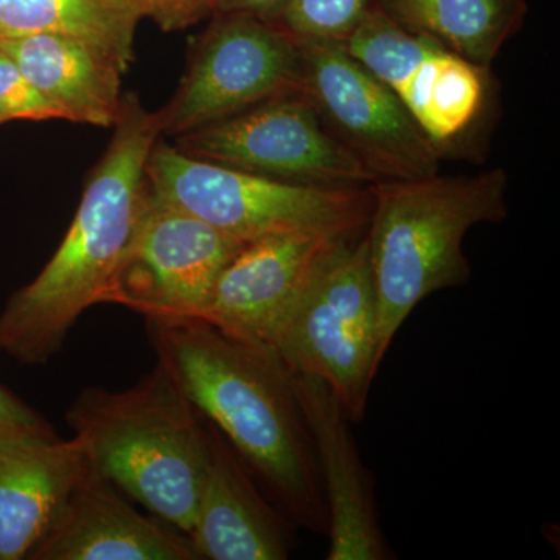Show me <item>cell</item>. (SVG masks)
<instances>
[{
	"mask_svg": "<svg viewBox=\"0 0 560 560\" xmlns=\"http://www.w3.org/2000/svg\"><path fill=\"white\" fill-rule=\"evenodd\" d=\"M405 31L427 36L489 69L528 13L526 0H377Z\"/></svg>",
	"mask_w": 560,
	"mask_h": 560,
	"instance_id": "cell-18",
	"label": "cell"
},
{
	"mask_svg": "<svg viewBox=\"0 0 560 560\" xmlns=\"http://www.w3.org/2000/svg\"><path fill=\"white\" fill-rule=\"evenodd\" d=\"M147 326L158 361L289 521L327 534L318 460L289 368L271 350L228 337L201 319Z\"/></svg>",
	"mask_w": 560,
	"mask_h": 560,
	"instance_id": "cell-1",
	"label": "cell"
},
{
	"mask_svg": "<svg viewBox=\"0 0 560 560\" xmlns=\"http://www.w3.org/2000/svg\"><path fill=\"white\" fill-rule=\"evenodd\" d=\"M283 0H217L215 13H243L270 21Z\"/></svg>",
	"mask_w": 560,
	"mask_h": 560,
	"instance_id": "cell-24",
	"label": "cell"
},
{
	"mask_svg": "<svg viewBox=\"0 0 560 560\" xmlns=\"http://www.w3.org/2000/svg\"><path fill=\"white\" fill-rule=\"evenodd\" d=\"M142 18L135 0H0V36H70L101 50L125 73Z\"/></svg>",
	"mask_w": 560,
	"mask_h": 560,
	"instance_id": "cell-19",
	"label": "cell"
},
{
	"mask_svg": "<svg viewBox=\"0 0 560 560\" xmlns=\"http://www.w3.org/2000/svg\"><path fill=\"white\" fill-rule=\"evenodd\" d=\"M377 0H283L270 21L296 43L342 44Z\"/></svg>",
	"mask_w": 560,
	"mask_h": 560,
	"instance_id": "cell-20",
	"label": "cell"
},
{
	"mask_svg": "<svg viewBox=\"0 0 560 560\" xmlns=\"http://www.w3.org/2000/svg\"><path fill=\"white\" fill-rule=\"evenodd\" d=\"M0 119L55 120L62 119L60 110L18 68L16 62L0 50Z\"/></svg>",
	"mask_w": 560,
	"mask_h": 560,
	"instance_id": "cell-21",
	"label": "cell"
},
{
	"mask_svg": "<svg viewBox=\"0 0 560 560\" xmlns=\"http://www.w3.org/2000/svg\"><path fill=\"white\" fill-rule=\"evenodd\" d=\"M197 160L302 186L363 189L377 179L324 127L302 91L175 136Z\"/></svg>",
	"mask_w": 560,
	"mask_h": 560,
	"instance_id": "cell-7",
	"label": "cell"
},
{
	"mask_svg": "<svg viewBox=\"0 0 560 560\" xmlns=\"http://www.w3.org/2000/svg\"><path fill=\"white\" fill-rule=\"evenodd\" d=\"M0 50L60 110L62 119L110 128L119 120L124 72L101 50L70 36H0Z\"/></svg>",
	"mask_w": 560,
	"mask_h": 560,
	"instance_id": "cell-17",
	"label": "cell"
},
{
	"mask_svg": "<svg viewBox=\"0 0 560 560\" xmlns=\"http://www.w3.org/2000/svg\"><path fill=\"white\" fill-rule=\"evenodd\" d=\"M242 245L149 187L106 304L124 305L147 320L198 318Z\"/></svg>",
	"mask_w": 560,
	"mask_h": 560,
	"instance_id": "cell-11",
	"label": "cell"
},
{
	"mask_svg": "<svg viewBox=\"0 0 560 560\" xmlns=\"http://www.w3.org/2000/svg\"><path fill=\"white\" fill-rule=\"evenodd\" d=\"M114 128L60 248L0 313V352L27 366L49 363L80 316L106 304L138 226L147 161L162 135L160 113L127 94Z\"/></svg>",
	"mask_w": 560,
	"mask_h": 560,
	"instance_id": "cell-2",
	"label": "cell"
},
{
	"mask_svg": "<svg viewBox=\"0 0 560 560\" xmlns=\"http://www.w3.org/2000/svg\"><path fill=\"white\" fill-rule=\"evenodd\" d=\"M66 420L95 469L151 514L190 533L209 463L208 425L160 361L131 388L81 390Z\"/></svg>",
	"mask_w": 560,
	"mask_h": 560,
	"instance_id": "cell-4",
	"label": "cell"
},
{
	"mask_svg": "<svg viewBox=\"0 0 560 560\" xmlns=\"http://www.w3.org/2000/svg\"><path fill=\"white\" fill-rule=\"evenodd\" d=\"M341 46L393 91L441 158L480 121L488 69L405 31L377 3Z\"/></svg>",
	"mask_w": 560,
	"mask_h": 560,
	"instance_id": "cell-10",
	"label": "cell"
},
{
	"mask_svg": "<svg viewBox=\"0 0 560 560\" xmlns=\"http://www.w3.org/2000/svg\"><path fill=\"white\" fill-rule=\"evenodd\" d=\"M2 124H5V121H3L2 119H0V125H2Z\"/></svg>",
	"mask_w": 560,
	"mask_h": 560,
	"instance_id": "cell-25",
	"label": "cell"
},
{
	"mask_svg": "<svg viewBox=\"0 0 560 560\" xmlns=\"http://www.w3.org/2000/svg\"><path fill=\"white\" fill-rule=\"evenodd\" d=\"M28 560H200L187 534L145 517L95 469L69 497Z\"/></svg>",
	"mask_w": 560,
	"mask_h": 560,
	"instance_id": "cell-15",
	"label": "cell"
},
{
	"mask_svg": "<svg viewBox=\"0 0 560 560\" xmlns=\"http://www.w3.org/2000/svg\"><path fill=\"white\" fill-rule=\"evenodd\" d=\"M302 416L311 431L329 515V560L390 558L375 511L370 471L361 463L349 418L329 386L312 375L293 374Z\"/></svg>",
	"mask_w": 560,
	"mask_h": 560,
	"instance_id": "cell-14",
	"label": "cell"
},
{
	"mask_svg": "<svg viewBox=\"0 0 560 560\" xmlns=\"http://www.w3.org/2000/svg\"><path fill=\"white\" fill-rule=\"evenodd\" d=\"M161 200L241 243L289 231L366 232L372 187L302 186L197 160L171 143H154L145 165Z\"/></svg>",
	"mask_w": 560,
	"mask_h": 560,
	"instance_id": "cell-5",
	"label": "cell"
},
{
	"mask_svg": "<svg viewBox=\"0 0 560 560\" xmlns=\"http://www.w3.org/2000/svg\"><path fill=\"white\" fill-rule=\"evenodd\" d=\"M357 238L327 231H289L243 243L195 319L275 352L313 282L342 246Z\"/></svg>",
	"mask_w": 560,
	"mask_h": 560,
	"instance_id": "cell-12",
	"label": "cell"
},
{
	"mask_svg": "<svg viewBox=\"0 0 560 560\" xmlns=\"http://www.w3.org/2000/svg\"><path fill=\"white\" fill-rule=\"evenodd\" d=\"M378 305L364 234L342 246L305 293L275 352L293 374L326 383L350 422L377 377Z\"/></svg>",
	"mask_w": 560,
	"mask_h": 560,
	"instance_id": "cell-6",
	"label": "cell"
},
{
	"mask_svg": "<svg viewBox=\"0 0 560 560\" xmlns=\"http://www.w3.org/2000/svg\"><path fill=\"white\" fill-rule=\"evenodd\" d=\"M143 18L156 22L164 32L184 31L213 16L217 0H135Z\"/></svg>",
	"mask_w": 560,
	"mask_h": 560,
	"instance_id": "cell-22",
	"label": "cell"
},
{
	"mask_svg": "<svg viewBox=\"0 0 560 560\" xmlns=\"http://www.w3.org/2000/svg\"><path fill=\"white\" fill-rule=\"evenodd\" d=\"M191 51L190 65L168 105L161 130H197L250 106L301 91V47L261 18L215 13Z\"/></svg>",
	"mask_w": 560,
	"mask_h": 560,
	"instance_id": "cell-9",
	"label": "cell"
},
{
	"mask_svg": "<svg viewBox=\"0 0 560 560\" xmlns=\"http://www.w3.org/2000/svg\"><path fill=\"white\" fill-rule=\"evenodd\" d=\"M206 420V419H205ZM209 463L190 533L198 558L285 560L293 537L289 522L265 501L238 458L209 420Z\"/></svg>",
	"mask_w": 560,
	"mask_h": 560,
	"instance_id": "cell-16",
	"label": "cell"
},
{
	"mask_svg": "<svg viewBox=\"0 0 560 560\" xmlns=\"http://www.w3.org/2000/svg\"><path fill=\"white\" fill-rule=\"evenodd\" d=\"M508 189L510 178L500 167L372 186L364 238L377 294L378 363L420 302L469 282L464 237L477 224L506 219Z\"/></svg>",
	"mask_w": 560,
	"mask_h": 560,
	"instance_id": "cell-3",
	"label": "cell"
},
{
	"mask_svg": "<svg viewBox=\"0 0 560 560\" xmlns=\"http://www.w3.org/2000/svg\"><path fill=\"white\" fill-rule=\"evenodd\" d=\"M86 444L51 430H0V560L31 558L91 469Z\"/></svg>",
	"mask_w": 560,
	"mask_h": 560,
	"instance_id": "cell-13",
	"label": "cell"
},
{
	"mask_svg": "<svg viewBox=\"0 0 560 560\" xmlns=\"http://www.w3.org/2000/svg\"><path fill=\"white\" fill-rule=\"evenodd\" d=\"M298 44L301 91L326 130L377 183L422 179L440 173L441 154L433 142L393 91L341 44Z\"/></svg>",
	"mask_w": 560,
	"mask_h": 560,
	"instance_id": "cell-8",
	"label": "cell"
},
{
	"mask_svg": "<svg viewBox=\"0 0 560 560\" xmlns=\"http://www.w3.org/2000/svg\"><path fill=\"white\" fill-rule=\"evenodd\" d=\"M51 430L50 423L10 389L0 385V430Z\"/></svg>",
	"mask_w": 560,
	"mask_h": 560,
	"instance_id": "cell-23",
	"label": "cell"
}]
</instances>
